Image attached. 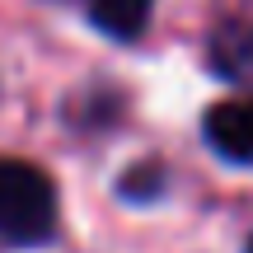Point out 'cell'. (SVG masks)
Returning a JSON list of instances; mask_svg holds the SVG:
<instances>
[{
	"instance_id": "1",
	"label": "cell",
	"mask_w": 253,
	"mask_h": 253,
	"mask_svg": "<svg viewBox=\"0 0 253 253\" xmlns=\"http://www.w3.org/2000/svg\"><path fill=\"white\" fill-rule=\"evenodd\" d=\"M56 225V188L38 164L0 160V239L5 244H42Z\"/></svg>"
},
{
	"instance_id": "2",
	"label": "cell",
	"mask_w": 253,
	"mask_h": 253,
	"mask_svg": "<svg viewBox=\"0 0 253 253\" xmlns=\"http://www.w3.org/2000/svg\"><path fill=\"white\" fill-rule=\"evenodd\" d=\"M207 145L230 164H253V99H225L211 103L202 118Z\"/></svg>"
},
{
	"instance_id": "3",
	"label": "cell",
	"mask_w": 253,
	"mask_h": 253,
	"mask_svg": "<svg viewBox=\"0 0 253 253\" xmlns=\"http://www.w3.org/2000/svg\"><path fill=\"white\" fill-rule=\"evenodd\" d=\"M211 66L235 84H253V19H230L211 38Z\"/></svg>"
},
{
	"instance_id": "4",
	"label": "cell",
	"mask_w": 253,
	"mask_h": 253,
	"mask_svg": "<svg viewBox=\"0 0 253 253\" xmlns=\"http://www.w3.org/2000/svg\"><path fill=\"white\" fill-rule=\"evenodd\" d=\"M89 5V19L99 33L118 38V42H131L141 38V28L150 24V5L155 0H84Z\"/></svg>"
},
{
	"instance_id": "5",
	"label": "cell",
	"mask_w": 253,
	"mask_h": 253,
	"mask_svg": "<svg viewBox=\"0 0 253 253\" xmlns=\"http://www.w3.org/2000/svg\"><path fill=\"white\" fill-rule=\"evenodd\" d=\"M249 253H253V239H249Z\"/></svg>"
}]
</instances>
